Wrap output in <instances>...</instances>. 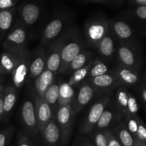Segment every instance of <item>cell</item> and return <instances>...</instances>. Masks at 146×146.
<instances>
[{
    "label": "cell",
    "instance_id": "cell-1",
    "mask_svg": "<svg viewBox=\"0 0 146 146\" xmlns=\"http://www.w3.org/2000/svg\"><path fill=\"white\" fill-rule=\"evenodd\" d=\"M74 11L65 7L57 8L45 21L40 32V44L46 46L59 37L75 20Z\"/></svg>",
    "mask_w": 146,
    "mask_h": 146
},
{
    "label": "cell",
    "instance_id": "cell-2",
    "mask_svg": "<svg viewBox=\"0 0 146 146\" xmlns=\"http://www.w3.org/2000/svg\"><path fill=\"white\" fill-rule=\"evenodd\" d=\"M87 45L84 34L76 25H71L65 32L62 48L61 60L58 74H65L70 64L74 58Z\"/></svg>",
    "mask_w": 146,
    "mask_h": 146
},
{
    "label": "cell",
    "instance_id": "cell-3",
    "mask_svg": "<svg viewBox=\"0 0 146 146\" xmlns=\"http://www.w3.org/2000/svg\"><path fill=\"white\" fill-rule=\"evenodd\" d=\"M17 9V24L23 26L33 34V29L43 21L45 5L41 1H20Z\"/></svg>",
    "mask_w": 146,
    "mask_h": 146
},
{
    "label": "cell",
    "instance_id": "cell-4",
    "mask_svg": "<svg viewBox=\"0 0 146 146\" xmlns=\"http://www.w3.org/2000/svg\"><path fill=\"white\" fill-rule=\"evenodd\" d=\"M109 29V19L104 14H96L84 24L83 34L88 47L96 51L100 41Z\"/></svg>",
    "mask_w": 146,
    "mask_h": 146
},
{
    "label": "cell",
    "instance_id": "cell-5",
    "mask_svg": "<svg viewBox=\"0 0 146 146\" xmlns=\"http://www.w3.org/2000/svg\"><path fill=\"white\" fill-rule=\"evenodd\" d=\"M114 92L97 96L90 104L89 107L84 114L80 124L78 131L81 135H88L95 129L101 114L104 112L109 100L114 95Z\"/></svg>",
    "mask_w": 146,
    "mask_h": 146
},
{
    "label": "cell",
    "instance_id": "cell-6",
    "mask_svg": "<svg viewBox=\"0 0 146 146\" xmlns=\"http://www.w3.org/2000/svg\"><path fill=\"white\" fill-rule=\"evenodd\" d=\"M34 89L28 92L24 97L20 107V123L21 129L29 134L38 144L40 143V132L36 123L34 106Z\"/></svg>",
    "mask_w": 146,
    "mask_h": 146
},
{
    "label": "cell",
    "instance_id": "cell-7",
    "mask_svg": "<svg viewBox=\"0 0 146 146\" xmlns=\"http://www.w3.org/2000/svg\"><path fill=\"white\" fill-rule=\"evenodd\" d=\"M115 62L141 72L145 64L143 44H118Z\"/></svg>",
    "mask_w": 146,
    "mask_h": 146
},
{
    "label": "cell",
    "instance_id": "cell-8",
    "mask_svg": "<svg viewBox=\"0 0 146 146\" xmlns=\"http://www.w3.org/2000/svg\"><path fill=\"white\" fill-rule=\"evenodd\" d=\"M109 29L119 44H142V35L131 21L123 18L109 19Z\"/></svg>",
    "mask_w": 146,
    "mask_h": 146
},
{
    "label": "cell",
    "instance_id": "cell-9",
    "mask_svg": "<svg viewBox=\"0 0 146 146\" xmlns=\"http://www.w3.org/2000/svg\"><path fill=\"white\" fill-rule=\"evenodd\" d=\"M32 34L29 30L17 23L0 45L4 51H7L27 49Z\"/></svg>",
    "mask_w": 146,
    "mask_h": 146
},
{
    "label": "cell",
    "instance_id": "cell-10",
    "mask_svg": "<svg viewBox=\"0 0 146 146\" xmlns=\"http://www.w3.org/2000/svg\"><path fill=\"white\" fill-rule=\"evenodd\" d=\"M77 87L78 89L76 91L74 99L70 104L76 115L81 112L98 96L94 87L88 79L83 81Z\"/></svg>",
    "mask_w": 146,
    "mask_h": 146
},
{
    "label": "cell",
    "instance_id": "cell-11",
    "mask_svg": "<svg viewBox=\"0 0 146 146\" xmlns=\"http://www.w3.org/2000/svg\"><path fill=\"white\" fill-rule=\"evenodd\" d=\"M76 115L73 112L71 106H58L54 114V119L62 132L63 137L68 145L72 135L75 124Z\"/></svg>",
    "mask_w": 146,
    "mask_h": 146
},
{
    "label": "cell",
    "instance_id": "cell-12",
    "mask_svg": "<svg viewBox=\"0 0 146 146\" xmlns=\"http://www.w3.org/2000/svg\"><path fill=\"white\" fill-rule=\"evenodd\" d=\"M123 118V115L115 102L113 95L107 104L104 112L101 114L96 125L95 129L110 130L119 123Z\"/></svg>",
    "mask_w": 146,
    "mask_h": 146
},
{
    "label": "cell",
    "instance_id": "cell-13",
    "mask_svg": "<svg viewBox=\"0 0 146 146\" xmlns=\"http://www.w3.org/2000/svg\"><path fill=\"white\" fill-rule=\"evenodd\" d=\"M87 79L94 87L98 96L108 93L114 92L118 87L121 86L113 68L110 72L104 75Z\"/></svg>",
    "mask_w": 146,
    "mask_h": 146
},
{
    "label": "cell",
    "instance_id": "cell-14",
    "mask_svg": "<svg viewBox=\"0 0 146 146\" xmlns=\"http://www.w3.org/2000/svg\"><path fill=\"white\" fill-rule=\"evenodd\" d=\"M65 32L45 46L46 54V69L56 74H58L61 65V48L65 36Z\"/></svg>",
    "mask_w": 146,
    "mask_h": 146
},
{
    "label": "cell",
    "instance_id": "cell-15",
    "mask_svg": "<svg viewBox=\"0 0 146 146\" xmlns=\"http://www.w3.org/2000/svg\"><path fill=\"white\" fill-rule=\"evenodd\" d=\"M46 69V48L42 44H38L30 51L29 75L28 81L34 80Z\"/></svg>",
    "mask_w": 146,
    "mask_h": 146
},
{
    "label": "cell",
    "instance_id": "cell-16",
    "mask_svg": "<svg viewBox=\"0 0 146 146\" xmlns=\"http://www.w3.org/2000/svg\"><path fill=\"white\" fill-rule=\"evenodd\" d=\"M40 142L41 146H67L54 116L40 133Z\"/></svg>",
    "mask_w": 146,
    "mask_h": 146
},
{
    "label": "cell",
    "instance_id": "cell-17",
    "mask_svg": "<svg viewBox=\"0 0 146 146\" xmlns=\"http://www.w3.org/2000/svg\"><path fill=\"white\" fill-rule=\"evenodd\" d=\"M113 68L119 81L121 86H124L130 89L135 88L141 82L142 74L140 71L124 66L116 62Z\"/></svg>",
    "mask_w": 146,
    "mask_h": 146
},
{
    "label": "cell",
    "instance_id": "cell-18",
    "mask_svg": "<svg viewBox=\"0 0 146 146\" xmlns=\"http://www.w3.org/2000/svg\"><path fill=\"white\" fill-rule=\"evenodd\" d=\"M118 45L116 38L109 29L106 35L99 42L96 51L98 53L99 58L110 64L115 61Z\"/></svg>",
    "mask_w": 146,
    "mask_h": 146
},
{
    "label": "cell",
    "instance_id": "cell-19",
    "mask_svg": "<svg viewBox=\"0 0 146 146\" xmlns=\"http://www.w3.org/2000/svg\"><path fill=\"white\" fill-rule=\"evenodd\" d=\"M34 106L37 125L41 133L54 118V113L51 106L46 102L44 97L37 95L36 93L34 96Z\"/></svg>",
    "mask_w": 146,
    "mask_h": 146
},
{
    "label": "cell",
    "instance_id": "cell-20",
    "mask_svg": "<svg viewBox=\"0 0 146 146\" xmlns=\"http://www.w3.org/2000/svg\"><path fill=\"white\" fill-rule=\"evenodd\" d=\"M30 65V50H29L24 56L22 57L19 64L14 68V71L11 74V84L18 90L22 88L29 81Z\"/></svg>",
    "mask_w": 146,
    "mask_h": 146
},
{
    "label": "cell",
    "instance_id": "cell-21",
    "mask_svg": "<svg viewBox=\"0 0 146 146\" xmlns=\"http://www.w3.org/2000/svg\"><path fill=\"white\" fill-rule=\"evenodd\" d=\"M19 97V90L12 84H6L4 88V113L1 123H7L14 111Z\"/></svg>",
    "mask_w": 146,
    "mask_h": 146
},
{
    "label": "cell",
    "instance_id": "cell-22",
    "mask_svg": "<svg viewBox=\"0 0 146 146\" xmlns=\"http://www.w3.org/2000/svg\"><path fill=\"white\" fill-rule=\"evenodd\" d=\"M29 50L27 48L16 51H4L0 54V68L7 75L11 76L20 60Z\"/></svg>",
    "mask_w": 146,
    "mask_h": 146
},
{
    "label": "cell",
    "instance_id": "cell-23",
    "mask_svg": "<svg viewBox=\"0 0 146 146\" xmlns=\"http://www.w3.org/2000/svg\"><path fill=\"white\" fill-rule=\"evenodd\" d=\"M17 7L11 9L0 11V44L17 24Z\"/></svg>",
    "mask_w": 146,
    "mask_h": 146
},
{
    "label": "cell",
    "instance_id": "cell-24",
    "mask_svg": "<svg viewBox=\"0 0 146 146\" xmlns=\"http://www.w3.org/2000/svg\"><path fill=\"white\" fill-rule=\"evenodd\" d=\"M56 74L49 70H44L34 81L33 86L36 94L40 96H44L46 90L56 79Z\"/></svg>",
    "mask_w": 146,
    "mask_h": 146
},
{
    "label": "cell",
    "instance_id": "cell-25",
    "mask_svg": "<svg viewBox=\"0 0 146 146\" xmlns=\"http://www.w3.org/2000/svg\"><path fill=\"white\" fill-rule=\"evenodd\" d=\"M96 58L94 51H90L88 49H84L81 51L75 58L73 59L66 72L65 75L71 76L74 72L80 69L84 66L87 65L90 61Z\"/></svg>",
    "mask_w": 146,
    "mask_h": 146
},
{
    "label": "cell",
    "instance_id": "cell-26",
    "mask_svg": "<svg viewBox=\"0 0 146 146\" xmlns=\"http://www.w3.org/2000/svg\"><path fill=\"white\" fill-rule=\"evenodd\" d=\"M110 130L112 131L123 146L135 145V139L126 128L123 120Z\"/></svg>",
    "mask_w": 146,
    "mask_h": 146
},
{
    "label": "cell",
    "instance_id": "cell-27",
    "mask_svg": "<svg viewBox=\"0 0 146 146\" xmlns=\"http://www.w3.org/2000/svg\"><path fill=\"white\" fill-rule=\"evenodd\" d=\"M75 87L71 86L67 81H61L58 92V106L70 105L75 96Z\"/></svg>",
    "mask_w": 146,
    "mask_h": 146
},
{
    "label": "cell",
    "instance_id": "cell-28",
    "mask_svg": "<svg viewBox=\"0 0 146 146\" xmlns=\"http://www.w3.org/2000/svg\"><path fill=\"white\" fill-rule=\"evenodd\" d=\"M61 81L56 78L53 84L49 86V88L46 90V93L44 95V99L46 102L51 106L52 108L53 111L55 114L57 108L58 107V92H59V86Z\"/></svg>",
    "mask_w": 146,
    "mask_h": 146
},
{
    "label": "cell",
    "instance_id": "cell-29",
    "mask_svg": "<svg viewBox=\"0 0 146 146\" xmlns=\"http://www.w3.org/2000/svg\"><path fill=\"white\" fill-rule=\"evenodd\" d=\"M94 59L90 61L87 65L84 66V67H82L81 68H80V69L77 70L75 72L73 73L70 76L68 81H67L68 84L70 86H71L76 87L79 84H81L83 81L86 80L88 78V74H89L90 69H91V66H92L94 63Z\"/></svg>",
    "mask_w": 146,
    "mask_h": 146
},
{
    "label": "cell",
    "instance_id": "cell-30",
    "mask_svg": "<svg viewBox=\"0 0 146 146\" xmlns=\"http://www.w3.org/2000/svg\"><path fill=\"white\" fill-rule=\"evenodd\" d=\"M122 15L127 21L146 23V7H129L122 11Z\"/></svg>",
    "mask_w": 146,
    "mask_h": 146
},
{
    "label": "cell",
    "instance_id": "cell-31",
    "mask_svg": "<svg viewBox=\"0 0 146 146\" xmlns=\"http://www.w3.org/2000/svg\"><path fill=\"white\" fill-rule=\"evenodd\" d=\"M131 91L129 89L124 86H120L117 88L114 93V98L118 105V108L121 110L123 117L126 114L127 106H128V101L129 94Z\"/></svg>",
    "mask_w": 146,
    "mask_h": 146
},
{
    "label": "cell",
    "instance_id": "cell-32",
    "mask_svg": "<svg viewBox=\"0 0 146 146\" xmlns=\"http://www.w3.org/2000/svg\"><path fill=\"white\" fill-rule=\"evenodd\" d=\"M113 68L110 66V64L104 61L98 56H96L94 59V63L90 69L88 78H94L99 76L110 72Z\"/></svg>",
    "mask_w": 146,
    "mask_h": 146
},
{
    "label": "cell",
    "instance_id": "cell-33",
    "mask_svg": "<svg viewBox=\"0 0 146 146\" xmlns=\"http://www.w3.org/2000/svg\"><path fill=\"white\" fill-rule=\"evenodd\" d=\"M77 3L81 4H92V5L104 6L114 9H120L126 3L125 0H78Z\"/></svg>",
    "mask_w": 146,
    "mask_h": 146
},
{
    "label": "cell",
    "instance_id": "cell-34",
    "mask_svg": "<svg viewBox=\"0 0 146 146\" xmlns=\"http://www.w3.org/2000/svg\"><path fill=\"white\" fill-rule=\"evenodd\" d=\"M17 128L14 125H9L0 129V146H9Z\"/></svg>",
    "mask_w": 146,
    "mask_h": 146
},
{
    "label": "cell",
    "instance_id": "cell-35",
    "mask_svg": "<svg viewBox=\"0 0 146 146\" xmlns=\"http://www.w3.org/2000/svg\"><path fill=\"white\" fill-rule=\"evenodd\" d=\"M88 135L94 146H108V140L105 130L94 129Z\"/></svg>",
    "mask_w": 146,
    "mask_h": 146
},
{
    "label": "cell",
    "instance_id": "cell-36",
    "mask_svg": "<svg viewBox=\"0 0 146 146\" xmlns=\"http://www.w3.org/2000/svg\"><path fill=\"white\" fill-rule=\"evenodd\" d=\"M17 146H38V143L23 129L19 130L17 134Z\"/></svg>",
    "mask_w": 146,
    "mask_h": 146
},
{
    "label": "cell",
    "instance_id": "cell-37",
    "mask_svg": "<svg viewBox=\"0 0 146 146\" xmlns=\"http://www.w3.org/2000/svg\"><path fill=\"white\" fill-rule=\"evenodd\" d=\"M140 111V104L136 96L134 95L132 92H130L128 97L127 111L125 116H134L138 115Z\"/></svg>",
    "mask_w": 146,
    "mask_h": 146
},
{
    "label": "cell",
    "instance_id": "cell-38",
    "mask_svg": "<svg viewBox=\"0 0 146 146\" xmlns=\"http://www.w3.org/2000/svg\"><path fill=\"white\" fill-rule=\"evenodd\" d=\"M135 141H146V125L141 117L138 118V129H137Z\"/></svg>",
    "mask_w": 146,
    "mask_h": 146
},
{
    "label": "cell",
    "instance_id": "cell-39",
    "mask_svg": "<svg viewBox=\"0 0 146 146\" xmlns=\"http://www.w3.org/2000/svg\"><path fill=\"white\" fill-rule=\"evenodd\" d=\"M133 89L146 109V88L145 86L141 82L138 86L133 88Z\"/></svg>",
    "mask_w": 146,
    "mask_h": 146
},
{
    "label": "cell",
    "instance_id": "cell-40",
    "mask_svg": "<svg viewBox=\"0 0 146 146\" xmlns=\"http://www.w3.org/2000/svg\"><path fill=\"white\" fill-rule=\"evenodd\" d=\"M73 146H94L88 135H80L76 136Z\"/></svg>",
    "mask_w": 146,
    "mask_h": 146
},
{
    "label": "cell",
    "instance_id": "cell-41",
    "mask_svg": "<svg viewBox=\"0 0 146 146\" xmlns=\"http://www.w3.org/2000/svg\"><path fill=\"white\" fill-rule=\"evenodd\" d=\"M19 2V0H0V11L15 8Z\"/></svg>",
    "mask_w": 146,
    "mask_h": 146
},
{
    "label": "cell",
    "instance_id": "cell-42",
    "mask_svg": "<svg viewBox=\"0 0 146 146\" xmlns=\"http://www.w3.org/2000/svg\"><path fill=\"white\" fill-rule=\"evenodd\" d=\"M108 140V146H123L111 130H105Z\"/></svg>",
    "mask_w": 146,
    "mask_h": 146
},
{
    "label": "cell",
    "instance_id": "cell-43",
    "mask_svg": "<svg viewBox=\"0 0 146 146\" xmlns=\"http://www.w3.org/2000/svg\"><path fill=\"white\" fill-rule=\"evenodd\" d=\"M126 3L129 7H146V0H127Z\"/></svg>",
    "mask_w": 146,
    "mask_h": 146
},
{
    "label": "cell",
    "instance_id": "cell-44",
    "mask_svg": "<svg viewBox=\"0 0 146 146\" xmlns=\"http://www.w3.org/2000/svg\"><path fill=\"white\" fill-rule=\"evenodd\" d=\"M4 88L0 89V123L3 118V113H4Z\"/></svg>",
    "mask_w": 146,
    "mask_h": 146
},
{
    "label": "cell",
    "instance_id": "cell-45",
    "mask_svg": "<svg viewBox=\"0 0 146 146\" xmlns=\"http://www.w3.org/2000/svg\"><path fill=\"white\" fill-rule=\"evenodd\" d=\"M7 74L0 68V89L4 88V86H5L4 83H5L6 79H7Z\"/></svg>",
    "mask_w": 146,
    "mask_h": 146
},
{
    "label": "cell",
    "instance_id": "cell-46",
    "mask_svg": "<svg viewBox=\"0 0 146 146\" xmlns=\"http://www.w3.org/2000/svg\"><path fill=\"white\" fill-rule=\"evenodd\" d=\"M141 83L146 88V73L141 75Z\"/></svg>",
    "mask_w": 146,
    "mask_h": 146
},
{
    "label": "cell",
    "instance_id": "cell-47",
    "mask_svg": "<svg viewBox=\"0 0 146 146\" xmlns=\"http://www.w3.org/2000/svg\"><path fill=\"white\" fill-rule=\"evenodd\" d=\"M134 146H146V141H135Z\"/></svg>",
    "mask_w": 146,
    "mask_h": 146
},
{
    "label": "cell",
    "instance_id": "cell-48",
    "mask_svg": "<svg viewBox=\"0 0 146 146\" xmlns=\"http://www.w3.org/2000/svg\"><path fill=\"white\" fill-rule=\"evenodd\" d=\"M144 34H145V35H146V30L145 29L144 30Z\"/></svg>",
    "mask_w": 146,
    "mask_h": 146
},
{
    "label": "cell",
    "instance_id": "cell-49",
    "mask_svg": "<svg viewBox=\"0 0 146 146\" xmlns=\"http://www.w3.org/2000/svg\"><path fill=\"white\" fill-rule=\"evenodd\" d=\"M145 29L146 30V23H145Z\"/></svg>",
    "mask_w": 146,
    "mask_h": 146
},
{
    "label": "cell",
    "instance_id": "cell-50",
    "mask_svg": "<svg viewBox=\"0 0 146 146\" xmlns=\"http://www.w3.org/2000/svg\"><path fill=\"white\" fill-rule=\"evenodd\" d=\"M11 146H15V145H14H14H12Z\"/></svg>",
    "mask_w": 146,
    "mask_h": 146
}]
</instances>
